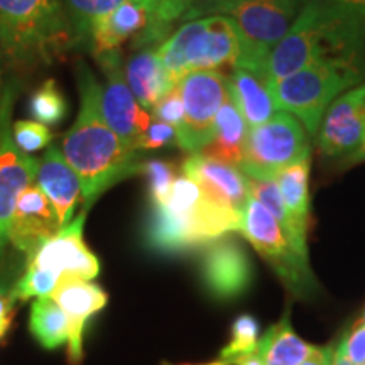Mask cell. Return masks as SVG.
I'll return each instance as SVG.
<instances>
[{
    "label": "cell",
    "instance_id": "1",
    "mask_svg": "<svg viewBox=\"0 0 365 365\" xmlns=\"http://www.w3.org/2000/svg\"><path fill=\"white\" fill-rule=\"evenodd\" d=\"M80 112L63 140V154L80 176L85 210L103 191L127 176L137 175V150L110 129L102 113V85L83 59L76 63Z\"/></svg>",
    "mask_w": 365,
    "mask_h": 365
},
{
    "label": "cell",
    "instance_id": "2",
    "mask_svg": "<svg viewBox=\"0 0 365 365\" xmlns=\"http://www.w3.org/2000/svg\"><path fill=\"white\" fill-rule=\"evenodd\" d=\"M242 215L213 200L198 182L181 175L163 203L150 205L145 242L163 254H180L239 230Z\"/></svg>",
    "mask_w": 365,
    "mask_h": 365
},
{
    "label": "cell",
    "instance_id": "3",
    "mask_svg": "<svg viewBox=\"0 0 365 365\" xmlns=\"http://www.w3.org/2000/svg\"><path fill=\"white\" fill-rule=\"evenodd\" d=\"M364 44V24L336 11L328 0H307L271 53L264 81L272 85L322 58L362 59Z\"/></svg>",
    "mask_w": 365,
    "mask_h": 365
},
{
    "label": "cell",
    "instance_id": "4",
    "mask_svg": "<svg viewBox=\"0 0 365 365\" xmlns=\"http://www.w3.org/2000/svg\"><path fill=\"white\" fill-rule=\"evenodd\" d=\"M73 49L63 0H0V53L14 66L49 65Z\"/></svg>",
    "mask_w": 365,
    "mask_h": 365
},
{
    "label": "cell",
    "instance_id": "5",
    "mask_svg": "<svg viewBox=\"0 0 365 365\" xmlns=\"http://www.w3.org/2000/svg\"><path fill=\"white\" fill-rule=\"evenodd\" d=\"M362 75V59L322 58L274 81L269 91L277 110L293 113L309 135H317L319 122L333 100L354 88Z\"/></svg>",
    "mask_w": 365,
    "mask_h": 365
},
{
    "label": "cell",
    "instance_id": "6",
    "mask_svg": "<svg viewBox=\"0 0 365 365\" xmlns=\"http://www.w3.org/2000/svg\"><path fill=\"white\" fill-rule=\"evenodd\" d=\"M239 49L240 38L234 19L225 14H213L186 21L158 46V54L176 85L191 71L234 66Z\"/></svg>",
    "mask_w": 365,
    "mask_h": 365
},
{
    "label": "cell",
    "instance_id": "7",
    "mask_svg": "<svg viewBox=\"0 0 365 365\" xmlns=\"http://www.w3.org/2000/svg\"><path fill=\"white\" fill-rule=\"evenodd\" d=\"M301 0H244L225 16L239 31L240 49L234 68H242L264 80L271 53L287 34L298 16Z\"/></svg>",
    "mask_w": 365,
    "mask_h": 365
},
{
    "label": "cell",
    "instance_id": "8",
    "mask_svg": "<svg viewBox=\"0 0 365 365\" xmlns=\"http://www.w3.org/2000/svg\"><path fill=\"white\" fill-rule=\"evenodd\" d=\"M309 156L308 132L299 118L277 110L267 122L249 129L240 171L255 180H276L281 170Z\"/></svg>",
    "mask_w": 365,
    "mask_h": 365
},
{
    "label": "cell",
    "instance_id": "9",
    "mask_svg": "<svg viewBox=\"0 0 365 365\" xmlns=\"http://www.w3.org/2000/svg\"><path fill=\"white\" fill-rule=\"evenodd\" d=\"M239 232L262 255L296 294H308L314 287L308 255L299 252L269 210L257 200L249 198L242 212Z\"/></svg>",
    "mask_w": 365,
    "mask_h": 365
},
{
    "label": "cell",
    "instance_id": "10",
    "mask_svg": "<svg viewBox=\"0 0 365 365\" xmlns=\"http://www.w3.org/2000/svg\"><path fill=\"white\" fill-rule=\"evenodd\" d=\"M19 81L9 80L0 97V257L9 242V228L22 191L36 181L39 161L19 149L12 134V112Z\"/></svg>",
    "mask_w": 365,
    "mask_h": 365
},
{
    "label": "cell",
    "instance_id": "11",
    "mask_svg": "<svg viewBox=\"0 0 365 365\" xmlns=\"http://www.w3.org/2000/svg\"><path fill=\"white\" fill-rule=\"evenodd\" d=\"M178 86L185 105V124L178 132V145L200 153L212 140L217 113L230 97L228 76L220 70L191 71L178 81Z\"/></svg>",
    "mask_w": 365,
    "mask_h": 365
},
{
    "label": "cell",
    "instance_id": "12",
    "mask_svg": "<svg viewBox=\"0 0 365 365\" xmlns=\"http://www.w3.org/2000/svg\"><path fill=\"white\" fill-rule=\"evenodd\" d=\"M120 53L122 51H113L97 58L105 75V86H102V113L110 129L130 149L137 150L140 135L153 122V115L149 110L140 107L132 93L125 80Z\"/></svg>",
    "mask_w": 365,
    "mask_h": 365
},
{
    "label": "cell",
    "instance_id": "13",
    "mask_svg": "<svg viewBox=\"0 0 365 365\" xmlns=\"http://www.w3.org/2000/svg\"><path fill=\"white\" fill-rule=\"evenodd\" d=\"M170 29L158 24L153 12L139 0H125L115 11L100 19L91 29L86 49L95 59L107 53L122 51V46L145 48L166 38Z\"/></svg>",
    "mask_w": 365,
    "mask_h": 365
},
{
    "label": "cell",
    "instance_id": "14",
    "mask_svg": "<svg viewBox=\"0 0 365 365\" xmlns=\"http://www.w3.org/2000/svg\"><path fill=\"white\" fill-rule=\"evenodd\" d=\"M317 134L318 149L323 156L339 158L357 153L365 137V83L333 100Z\"/></svg>",
    "mask_w": 365,
    "mask_h": 365
},
{
    "label": "cell",
    "instance_id": "15",
    "mask_svg": "<svg viewBox=\"0 0 365 365\" xmlns=\"http://www.w3.org/2000/svg\"><path fill=\"white\" fill-rule=\"evenodd\" d=\"M86 210L41 245L38 252L29 259V266L48 269V271L58 272L59 276L75 274L81 279H95L98 276L100 264L83 240Z\"/></svg>",
    "mask_w": 365,
    "mask_h": 365
},
{
    "label": "cell",
    "instance_id": "16",
    "mask_svg": "<svg viewBox=\"0 0 365 365\" xmlns=\"http://www.w3.org/2000/svg\"><path fill=\"white\" fill-rule=\"evenodd\" d=\"M202 276L207 289L215 298L234 299L249 287L252 267L239 242L222 235L205 245Z\"/></svg>",
    "mask_w": 365,
    "mask_h": 365
},
{
    "label": "cell",
    "instance_id": "17",
    "mask_svg": "<svg viewBox=\"0 0 365 365\" xmlns=\"http://www.w3.org/2000/svg\"><path fill=\"white\" fill-rule=\"evenodd\" d=\"M49 298L56 301L68 318V360L71 365L80 364L83 357L85 325L107 304V293L100 286L81 279L75 274H61Z\"/></svg>",
    "mask_w": 365,
    "mask_h": 365
},
{
    "label": "cell",
    "instance_id": "18",
    "mask_svg": "<svg viewBox=\"0 0 365 365\" xmlns=\"http://www.w3.org/2000/svg\"><path fill=\"white\" fill-rule=\"evenodd\" d=\"M61 228L56 210L43 190L33 182L17 200L9 228V242L31 259L41 245L56 235Z\"/></svg>",
    "mask_w": 365,
    "mask_h": 365
},
{
    "label": "cell",
    "instance_id": "19",
    "mask_svg": "<svg viewBox=\"0 0 365 365\" xmlns=\"http://www.w3.org/2000/svg\"><path fill=\"white\" fill-rule=\"evenodd\" d=\"M182 175L198 182L218 203L242 215L250 195L247 176L239 168L230 166L203 153H193L182 163Z\"/></svg>",
    "mask_w": 365,
    "mask_h": 365
},
{
    "label": "cell",
    "instance_id": "20",
    "mask_svg": "<svg viewBox=\"0 0 365 365\" xmlns=\"http://www.w3.org/2000/svg\"><path fill=\"white\" fill-rule=\"evenodd\" d=\"M36 181L56 210L61 227L68 225L78 198L83 196V186L80 176L56 145H49L39 161Z\"/></svg>",
    "mask_w": 365,
    "mask_h": 365
},
{
    "label": "cell",
    "instance_id": "21",
    "mask_svg": "<svg viewBox=\"0 0 365 365\" xmlns=\"http://www.w3.org/2000/svg\"><path fill=\"white\" fill-rule=\"evenodd\" d=\"M124 73L132 93L145 110H153L154 105L175 86L159 58L158 48L145 46L139 53L132 54L127 59Z\"/></svg>",
    "mask_w": 365,
    "mask_h": 365
},
{
    "label": "cell",
    "instance_id": "22",
    "mask_svg": "<svg viewBox=\"0 0 365 365\" xmlns=\"http://www.w3.org/2000/svg\"><path fill=\"white\" fill-rule=\"evenodd\" d=\"M249 127L232 97H228L218 110L213 125L212 140L200 150L207 156L218 159V161L230 164V166H242L247 145Z\"/></svg>",
    "mask_w": 365,
    "mask_h": 365
},
{
    "label": "cell",
    "instance_id": "23",
    "mask_svg": "<svg viewBox=\"0 0 365 365\" xmlns=\"http://www.w3.org/2000/svg\"><path fill=\"white\" fill-rule=\"evenodd\" d=\"M228 90L249 129L264 124L277 112L267 83L254 73L234 68L228 76Z\"/></svg>",
    "mask_w": 365,
    "mask_h": 365
},
{
    "label": "cell",
    "instance_id": "24",
    "mask_svg": "<svg viewBox=\"0 0 365 365\" xmlns=\"http://www.w3.org/2000/svg\"><path fill=\"white\" fill-rule=\"evenodd\" d=\"M317 349L296 335L287 317L269 328L257 344V354L264 365H299Z\"/></svg>",
    "mask_w": 365,
    "mask_h": 365
},
{
    "label": "cell",
    "instance_id": "25",
    "mask_svg": "<svg viewBox=\"0 0 365 365\" xmlns=\"http://www.w3.org/2000/svg\"><path fill=\"white\" fill-rule=\"evenodd\" d=\"M309 158L301 159L276 175L282 202L303 235L309 227Z\"/></svg>",
    "mask_w": 365,
    "mask_h": 365
},
{
    "label": "cell",
    "instance_id": "26",
    "mask_svg": "<svg viewBox=\"0 0 365 365\" xmlns=\"http://www.w3.org/2000/svg\"><path fill=\"white\" fill-rule=\"evenodd\" d=\"M29 331L48 350L68 344L70 339L66 314L49 296L38 298L31 307Z\"/></svg>",
    "mask_w": 365,
    "mask_h": 365
},
{
    "label": "cell",
    "instance_id": "27",
    "mask_svg": "<svg viewBox=\"0 0 365 365\" xmlns=\"http://www.w3.org/2000/svg\"><path fill=\"white\" fill-rule=\"evenodd\" d=\"M125 0H63L73 34V48H86L91 29Z\"/></svg>",
    "mask_w": 365,
    "mask_h": 365
},
{
    "label": "cell",
    "instance_id": "28",
    "mask_svg": "<svg viewBox=\"0 0 365 365\" xmlns=\"http://www.w3.org/2000/svg\"><path fill=\"white\" fill-rule=\"evenodd\" d=\"M247 186H249V195L250 198L257 200L259 203H262L269 212L276 217V220L281 223V227L284 228V232L289 237V240L293 242L294 247L299 252L308 255L307 249V235H303L299 232V228L296 227L293 218H291L289 212H287L284 202H282V196L277 188L276 180H255V178L247 176Z\"/></svg>",
    "mask_w": 365,
    "mask_h": 365
},
{
    "label": "cell",
    "instance_id": "29",
    "mask_svg": "<svg viewBox=\"0 0 365 365\" xmlns=\"http://www.w3.org/2000/svg\"><path fill=\"white\" fill-rule=\"evenodd\" d=\"M68 98L54 80H46L33 91L29 98V112L34 120L44 125H58L68 115Z\"/></svg>",
    "mask_w": 365,
    "mask_h": 365
},
{
    "label": "cell",
    "instance_id": "30",
    "mask_svg": "<svg viewBox=\"0 0 365 365\" xmlns=\"http://www.w3.org/2000/svg\"><path fill=\"white\" fill-rule=\"evenodd\" d=\"M137 175L145 178L150 205L163 203L170 195L173 182L178 178L175 164L161 161V159H150V161L139 163Z\"/></svg>",
    "mask_w": 365,
    "mask_h": 365
},
{
    "label": "cell",
    "instance_id": "31",
    "mask_svg": "<svg viewBox=\"0 0 365 365\" xmlns=\"http://www.w3.org/2000/svg\"><path fill=\"white\" fill-rule=\"evenodd\" d=\"M257 319L250 317V314H242V317L237 318L234 327H232V341L220 354L223 362H232V360L240 357V355L257 350Z\"/></svg>",
    "mask_w": 365,
    "mask_h": 365
},
{
    "label": "cell",
    "instance_id": "32",
    "mask_svg": "<svg viewBox=\"0 0 365 365\" xmlns=\"http://www.w3.org/2000/svg\"><path fill=\"white\" fill-rule=\"evenodd\" d=\"M58 272L27 266L24 276L12 287V293L16 296V299L22 301H27L29 298H46V296H51L54 287L58 284Z\"/></svg>",
    "mask_w": 365,
    "mask_h": 365
},
{
    "label": "cell",
    "instance_id": "33",
    "mask_svg": "<svg viewBox=\"0 0 365 365\" xmlns=\"http://www.w3.org/2000/svg\"><path fill=\"white\" fill-rule=\"evenodd\" d=\"M14 140L24 153H36L51 143L53 134L48 125L41 124L38 120H17L12 125Z\"/></svg>",
    "mask_w": 365,
    "mask_h": 365
},
{
    "label": "cell",
    "instance_id": "34",
    "mask_svg": "<svg viewBox=\"0 0 365 365\" xmlns=\"http://www.w3.org/2000/svg\"><path fill=\"white\" fill-rule=\"evenodd\" d=\"M150 115H153L154 120L175 127L176 132L181 130L182 124H185V105H182L181 91L178 83L154 105Z\"/></svg>",
    "mask_w": 365,
    "mask_h": 365
},
{
    "label": "cell",
    "instance_id": "35",
    "mask_svg": "<svg viewBox=\"0 0 365 365\" xmlns=\"http://www.w3.org/2000/svg\"><path fill=\"white\" fill-rule=\"evenodd\" d=\"M178 145V132L175 127L164 124V122L154 120L150 122L144 134L140 135L139 144H137V150H153L161 149L166 145Z\"/></svg>",
    "mask_w": 365,
    "mask_h": 365
},
{
    "label": "cell",
    "instance_id": "36",
    "mask_svg": "<svg viewBox=\"0 0 365 365\" xmlns=\"http://www.w3.org/2000/svg\"><path fill=\"white\" fill-rule=\"evenodd\" d=\"M153 12L154 19L166 29H170L173 22L181 21L185 16V0H139Z\"/></svg>",
    "mask_w": 365,
    "mask_h": 365
},
{
    "label": "cell",
    "instance_id": "37",
    "mask_svg": "<svg viewBox=\"0 0 365 365\" xmlns=\"http://www.w3.org/2000/svg\"><path fill=\"white\" fill-rule=\"evenodd\" d=\"M340 350L352 365H365V322L355 323L344 340L340 341Z\"/></svg>",
    "mask_w": 365,
    "mask_h": 365
},
{
    "label": "cell",
    "instance_id": "38",
    "mask_svg": "<svg viewBox=\"0 0 365 365\" xmlns=\"http://www.w3.org/2000/svg\"><path fill=\"white\" fill-rule=\"evenodd\" d=\"M185 2L186 9L181 21L186 22L198 19V17L213 16V14H225L228 9L244 2V0H185Z\"/></svg>",
    "mask_w": 365,
    "mask_h": 365
},
{
    "label": "cell",
    "instance_id": "39",
    "mask_svg": "<svg viewBox=\"0 0 365 365\" xmlns=\"http://www.w3.org/2000/svg\"><path fill=\"white\" fill-rule=\"evenodd\" d=\"M14 296L12 289H7L6 286H0V340L6 336L12 323V314H14Z\"/></svg>",
    "mask_w": 365,
    "mask_h": 365
},
{
    "label": "cell",
    "instance_id": "40",
    "mask_svg": "<svg viewBox=\"0 0 365 365\" xmlns=\"http://www.w3.org/2000/svg\"><path fill=\"white\" fill-rule=\"evenodd\" d=\"M336 11L365 26V0H328Z\"/></svg>",
    "mask_w": 365,
    "mask_h": 365
},
{
    "label": "cell",
    "instance_id": "41",
    "mask_svg": "<svg viewBox=\"0 0 365 365\" xmlns=\"http://www.w3.org/2000/svg\"><path fill=\"white\" fill-rule=\"evenodd\" d=\"M333 362V346L325 349H317V352L309 355L307 360H303L299 365H331Z\"/></svg>",
    "mask_w": 365,
    "mask_h": 365
},
{
    "label": "cell",
    "instance_id": "42",
    "mask_svg": "<svg viewBox=\"0 0 365 365\" xmlns=\"http://www.w3.org/2000/svg\"><path fill=\"white\" fill-rule=\"evenodd\" d=\"M230 364H235V365H264L261 357H259L257 350L240 355V357H237V359L232 360Z\"/></svg>",
    "mask_w": 365,
    "mask_h": 365
},
{
    "label": "cell",
    "instance_id": "43",
    "mask_svg": "<svg viewBox=\"0 0 365 365\" xmlns=\"http://www.w3.org/2000/svg\"><path fill=\"white\" fill-rule=\"evenodd\" d=\"M331 365H352V362H350V360L345 357L344 352H341L340 346H339V349L333 350V362H331Z\"/></svg>",
    "mask_w": 365,
    "mask_h": 365
},
{
    "label": "cell",
    "instance_id": "44",
    "mask_svg": "<svg viewBox=\"0 0 365 365\" xmlns=\"http://www.w3.org/2000/svg\"><path fill=\"white\" fill-rule=\"evenodd\" d=\"M357 158H365V137L362 140V145H360L359 150H357Z\"/></svg>",
    "mask_w": 365,
    "mask_h": 365
},
{
    "label": "cell",
    "instance_id": "45",
    "mask_svg": "<svg viewBox=\"0 0 365 365\" xmlns=\"http://www.w3.org/2000/svg\"><path fill=\"white\" fill-rule=\"evenodd\" d=\"M0 56H2V53H0ZM2 91H4V86H2V63H0V97H2Z\"/></svg>",
    "mask_w": 365,
    "mask_h": 365
},
{
    "label": "cell",
    "instance_id": "46",
    "mask_svg": "<svg viewBox=\"0 0 365 365\" xmlns=\"http://www.w3.org/2000/svg\"><path fill=\"white\" fill-rule=\"evenodd\" d=\"M205 365H225L223 362H213V364H205Z\"/></svg>",
    "mask_w": 365,
    "mask_h": 365
},
{
    "label": "cell",
    "instance_id": "47",
    "mask_svg": "<svg viewBox=\"0 0 365 365\" xmlns=\"http://www.w3.org/2000/svg\"><path fill=\"white\" fill-rule=\"evenodd\" d=\"M364 322H365V313H364Z\"/></svg>",
    "mask_w": 365,
    "mask_h": 365
}]
</instances>
